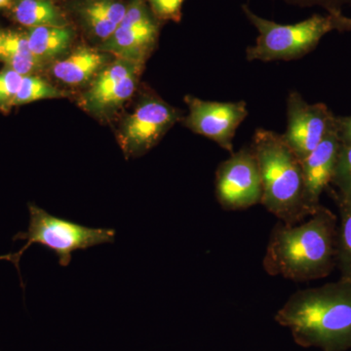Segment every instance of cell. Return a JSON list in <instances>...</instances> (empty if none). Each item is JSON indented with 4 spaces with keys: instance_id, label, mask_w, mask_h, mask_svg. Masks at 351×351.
I'll list each match as a JSON object with an SVG mask.
<instances>
[{
    "instance_id": "cell-1",
    "label": "cell",
    "mask_w": 351,
    "mask_h": 351,
    "mask_svg": "<svg viewBox=\"0 0 351 351\" xmlns=\"http://www.w3.org/2000/svg\"><path fill=\"white\" fill-rule=\"evenodd\" d=\"M338 217L320 205L301 225L279 221L263 258V269L271 276L295 282L324 278L336 267Z\"/></svg>"
},
{
    "instance_id": "cell-2",
    "label": "cell",
    "mask_w": 351,
    "mask_h": 351,
    "mask_svg": "<svg viewBox=\"0 0 351 351\" xmlns=\"http://www.w3.org/2000/svg\"><path fill=\"white\" fill-rule=\"evenodd\" d=\"M295 343L322 351L351 350V281L298 291L276 315Z\"/></svg>"
},
{
    "instance_id": "cell-3",
    "label": "cell",
    "mask_w": 351,
    "mask_h": 351,
    "mask_svg": "<svg viewBox=\"0 0 351 351\" xmlns=\"http://www.w3.org/2000/svg\"><path fill=\"white\" fill-rule=\"evenodd\" d=\"M262 176V204L286 225H297L316 210L307 201L301 160L280 134L258 128L252 141Z\"/></svg>"
},
{
    "instance_id": "cell-4",
    "label": "cell",
    "mask_w": 351,
    "mask_h": 351,
    "mask_svg": "<svg viewBox=\"0 0 351 351\" xmlns=\"http://www.w3.org/2000/svg\"><path fill=\"white\" fill-rule=\"evenodd\" d=\"M29 225L27 232H19L14 240H25L24 247L17 253L1 256L0 261H8L15 265L20 274L21 257L32 244H40L54 252L62 267H68L73 252L85 250L97 245L112 243L115 232L112 228H88L68 219L52 216L29 203Z\"/></svg>"
},
{
    "instance_id": "cell-5",
    "label": "cell",
    "mask_w": 351,
    "mask_h": 351,
    "mask_svg": "<svg viewBox=\"0 0 351 351\" xmlns=\"http://www.w3.org/2000/svg\"><path fill=\"white\" fill-rule=\"evenodd\" d=\"M242 10L258 36L246 50L247 61H292L315 49L323 36L332 32L329 15H313L293 25H280L256 15L247 5Z\"/></svg>"
},
{
    "instance_id": "cell-6",
    "label": "cell",
    "mask_w": 351,
    "mask_h": 351,
    "mask_svg": "<svg viewBox=\"0 0 351 351\" xmlns=\"http://www.w3.org/2000/svg\"><path fill=\"white\" fill-rule=\"evenodd\" d=\"M182 119V112L162 99L145 96L120 126L119 142L126 158L147 154Z\"/></svg>"
},
{
    "instance_id": "cell-7",
    "label": "cell",
    "mask_w": 351,
    "mask_h": 351,
    "mask_svg": "<svg viewBox=\"0 0 351 351\" xmlns=\"http://www.w3.org/2000/svg\"><path fill=\"white\" fill-rule=\"evenodd\" d=\"M216 196L226 211L247 209L262 202L263 184L253 145H246L219 164Z\"/></svg>"
},
{
    "instance_id": "cell-8",
    "label": "cell",
    "mask_w": 351,
    "mask_h": 351,
    "mask_svg": "<svg viewBox=\"0 0 351 351\" xmlns=\"http://www.w3.org/2000/svg\"><path fill=\"white\" fill-rule=\"evenodd\" d=\"M159 21L145 0H132L127 4L123 19L99 49L133 63L144 64L156 49Z\"/></svg>"
},
{
    "instance_id": "cell-9",
    "label": "cell",
    "mask_w": 351,
    "mask_h": 351,
    "mask_svg": "<svg viewBox=\"0 0 351 351\" xmlns=\"http://www.w3.org/2000/svg\"><path fill=\"white\" fill-rule=\"evenodd\" d=\"M189 113L182 124L198 135L216 143L225 151L233 154V140L237 129L248 117L244 101H204L193 96L184 98Z\"/></svg>"
},
{
    "instance_id": "cell-10",
    "label": "cell",
    "mask_w": 351,
    "mask_h": 351,
    "mask_svg": "<svg viewBox=\"0 0 351 351\" xmlns=\"http://www.w3.org/2000/svg\"><path fill=\"white\" fill-rule=\"evenodd\" d=\"M143 66L120 58L108 63L83 94L82 107L97 117L119 110L135 92Z\"/></svg>"
},
{
    "instance_id": "cell-11",
    "label": "cell",
    "mask_w": 351,
    "mask_h": 351,
    "mask_svg": "<svg viewBox=\"0 0 351 351\" xmlns=\"http://www.w3.org/2000/svg\"><path fill=\"white\" fill-rule=\"evenodd\" d=\"M335 119L336 115L325 104H308L299 92H290L287 99V129L282 137L302 161L326 137L334 126Z\"/></svg>"
},
{
    "instance_id": "cell-12",
    "label": "cell",
    "mask_w": 351,
    "mask_h": 351,
    "mask_svg": "<svg viewBox=\"0 0 351 351\" xmlns=\"http://www.w3.org/2000/svg\"><path fill=\"white\" fill-rule=\"evenodd\" d=\"M341 145L335 119L326 137L301 161L307 201L313 209L319 208L321 195L331 186Z\"/></svg>"
},
{
    "instance_id": "cell-13",
    "label": "cell",
    "mask_w": 351,
    "mask_h": 351,
    "mask_svg": "<svg viewBox=\"0 0 351 351\" xmlns=\"http://www.w3.org/2000/svg\"><path fill=\"white\" fill-rule=\"evenodd\" d=\"M75 10L85 32L101 44L119 27L127 4L122 0H76Z\"/></svg>"
},
{
    "instance_id": "cell-14",
    "label": "cell",
    "mask_w": 351,
    "mask_h": 351,
    "mask_svg": "<svg viewBox=\"0 0 351 351\" xmlns=\"http://www.w3.org/2000/svg\"><path fill=\"white\" fill-rule=\"evenodd\" d=\"M108 53L100 49L82 46L68 57L58 60L51 68L52 75L69 86H80L92 82L107 66Z\"/></svg>"
},
{
    "instance_id": "cell-15",
    "label": "cell",
    "mask_w": 351,
    "mask_h": 351,
    "mask_svg": "<svg viewBox=\"0 0 351 351\" xmlns=\"http://www.w3.org/2000/svg\"><path fill=\"white\" fill-rule=\"evenodd\" d=\"M0 61L23 76L36 75L44 64L32 53L27 34L17 32L0 34Z\"/></svg>"
},
{
    "instance_id": "cell-16",
    "label": "cell",
    "mask_w": 351,
    "mask_h": 351,
    "mask_svg": "<svg viewBox=\"0 0 351 351\" xmlns=\"http://www.w3.org/2000/svg\"><path fill=\"white\" fill-rule=\"evenodd\" d=\"M25 34L32 53L43 63L62 57L75 38V32L69 25L31 27Z\"/></svg>"
},
{
    "instance_id": "cell-17",
    "label": "cell",
    "mask_w": 351,
    "mask_h": 351,
    "mask_svg": "<svg viewBox=\"0 0 351 351\" xmlns=\"http://www.w3.org/2000/svg\"><path fill=\"white\" fill-rule=\"evenodd\" d=\"M10 6L13 19L29 29L69 25L63 11L52 0H15Z\"/></svg>"
},
{
    "instance_id": "cell-18",
    "label": "cell",
    "mask_w": 351,
    "mask_h": 351,
    "mask_svg": "<svg viewBox=\"0 0 351 351\" xmlns=\"http://www.w3.org/2000/svg\"><path fill=\"white\" fill-rule=\"evenodd\" d=\"M339 209L337 232L336 267L341 278L351 281V201L339 197L331 186L327 189Z\"/></svg>"
},
{
    "instance_id": "cell-19",
    "label": "cell",
    "mask_w": 351,
    "mask_h": 351,
    "mask_svg": "<svg viewBox=\"0 0 351 351\" xmlns=\"http://www.w3.org/2000/svg\"><path fill=\"white\" fill-rule=\"evenodd\" d=\"M66 96L68 94L63 90L54 86L38 75H25L23 77L19 92L14 101V107L45 99L66 98Z\"/></svg>"
},
{
    "instance_id": "cell-20",
    "label": "cell",
    "mask_w": 351,
    "mask_h": 351,
    "mask_svg": "<svg viewBox=\"0 0 351 351\" xmlns=\"http://www.w3.org/2000/svg\"><path fill=\"white\" fill-rule=\"evenodd\" d=\"M331 184L339 197L351 201V145L341 144Z\"/></svg>"
},
{
    "instance_id": "cell-21",
    "label": "cell",
    "mask_w": 351,
    "mask_h": 351,
    "mask_svg": "<svg viewBox=\"0 0 351 351\" xmlns=\"http://www.w3.org/2000/svg\"><path fill=\"white\" fill-rule=\"evenodd\" d=\"M24 76L5 66L0 71V112L7 114L14 107Z\"/></svg>"
},
{
    "instance_id": "cell-22",
    "label": "cell",
    "mask_w": 351,
    "mask_h": 351,
    "mask_svg": "<svg viewBox=\"0 0 351 351\" xmlns=\"http://www.w3.org/2000/svg\"><path fill=\"white\" fill-rule=\"evenodd\" d=\"M154 16L159 21L179 23L184 0H145Z\"/></svg>"
},
{
    "instance_id": "cell-23",
    "label": "cell",
    "mask_w": 351,
    "mask_h": 351,
    "mask_svg": "<svg viewBox=\"0 0 351 351\" xmlns=\"http://www.w3.org/2000/svg\"><path fill=\"white\" fill-rule=\"evenodd\" d=\"M286 2L302 7L320 6L328 14L341 12L343 6L350 5L351 0H285Z\"/></svg>"
},
{
    "instance_id": "cell-24",
    "label": "cell",
    "mask_w": 351,
    "mask_h": 351,
    "mask_svg": "<svg viewBox=\"0 0 351 351\" xmlns=\"http://www.w3.org/2000/svg\"><path fill=\"white\" fill-rule=\"evenodd\" d=\"M336 128L341 143L351 145V115L350 117H336Z\"/></svg>"
},
{
    "instance_id": "cell-25",
    "label": "cell",
    "mask_w": 351,
    "mask_h": 351,
    "mask_svg": "<svg viewBox=\"0 0 351 351\" xmlns=\"http://www.w3.org/2000/svg\"><path fill=\"white\" fill-rule=\"evenodd\" d=\"M331 20L332 31L339 32H351V18L341 12L328 14Z\"/></svg>"
},
{
    "instance_id": "cell-26",
    "label": "cell",
    "mask_w": 351,
    "mask_h": 351,
    "mask_svg": "<svg viewBox=\"0 0 351 351\" xmlns=\"http://www.w3.org/2000/svg\"><path fill=\"white\" fill-rule=\"evenodd\" d=\"M11 3H12V0H0V8L10 6Z\"/></svg>"
}]
</instances>
